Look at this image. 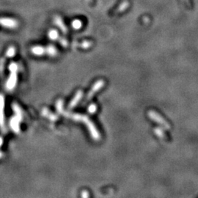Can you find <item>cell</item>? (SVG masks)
<instances>
[{
    "label": "cell",
    "instance_id": "cell-4",
    "mask_svg": "<svg viewBox=\"0 0 198 198\" xmlns=\"http://www.w3.org/2000/svg\"><path fill=\"white\" fill-rule=\"evenodd\" d=\"M79 120H82V121H85V123H86V125H87V128H89V130H90V133H91V135H92V138H93L95 140H98L99 137H100V135H99L98 131H97L96 128H95V125L92 124L91 122L90 121V120H89V119L87 118V117L82 116V115H80V117H79Z\"/></svg>",
    "mask_w": 198,
    "mask_h": 198
},
{
    "label": "cell",
    "instance_id": "cell-18",
    "mask_svg": "<svg viewBox=\"0 0 198 198\" xmlns=\"http://www.w3.org/2000/svg\"><path fill=\"white\" fill-rule=\"evenodd\" d=\"M82 26V23L80 20H74L72 23V26L75 29H79Z\"/></svg>",
    "mask_w": 198,
    "mask_h": 198
},
{
    "label": "cell",
    "instance_id": "cell-24",
    "mask_svg": "<svg viewBox=\"0 0 198 198\" xmlns=\"http://www.w3.org/2000/svg\"><path fill=\"white\" fill-rule=\"evenodd\" d=\"M82 197H87L89 196V194H88V193L87 192V191H83V193H82Z\"/></svg>",
    "mask_w": 198,
    "mask_h": 198
},
{
    "label": "cell",
    "instance_id": "cell-7",
    "mask_svg": "<svg viewBox=\"0 0 198 198\" xmlns=\"http://www.w3.org/2000/svg\"><path fill=\"white\" fill-rule=\"evenodd\" d=\"M104 85V80H99L98 82H95V83L94 84V85L92 86L91 90H90V92H89L88 95H87V100H90V99L92 98V96L95 95V92H98L101 87H103Z\"/></svg>",
    "mask_w": 198,
    "mask_h": 198
},
{
    "label": "cell",
    "instance_id": "cell-10",
    "mask_svg": "<svg viewBox=\"0 0 198 198\" xmlns=\"http://www.w3.org/2000/svg\"><path fill=\"white\" fill-rule=\"evenodd\" d=\"M82 95H83V92H82V91H81V90L77 92L76 94L75 95V96H74V98H73V100L70 101V105H69V108L72 109L74 108V106H76L77 105V104L79 103V100H81V98H82Z\"/></svg>",
    "mask_w": 198,
    "mask_h": 198
},
{
    "label": "cell",
    "instance_id": "cell-22",
    "mask_svg": "<svg viewBox=\"0 0 198 198\" xmlns=\"http://www.w3.org/2000/svg\"><path fill=\"white\" fill-rule=\"evenodd\" d=\"M59 42H60V44H62V46H65H65H67V45H68V43H67V41L65 40V39H61L60 40H59Z\"/></svg>",
    "mask_w": 198,
    "mask_h": 198
},
{
    "label": "cell",
    "instance_id": "cell-13",
    "mask_svg": "<svg viewBox=\"0 0 198 198\" xmlns=\"http://www.w3.org/2000/svg\"><path fill=\"white\" fill-rule=\"evenodd\" d=\"M46 53L50 57H54V56L57 55V50L54 46L49 45L46 48Z\"/></svg>",
    "mask_w": 198,
    "mask_h": 198
},
{
    "label": "cell",
    "instance_id": "cell-14",
    "mask_svg": "<svg viewBox=\"0 0 198 198\" xmlns=\"http://www.w3.org/2000/svg\"><path fill=\"white\" fill-rule=\"evenodd\" d=\"M42 114L43 115H44L45 117H47L48 118H49L52 120H55L57 119V117H56V115H54V114H52V112H50L47 109H43L42 110Z\"/></svg>",
    "mask_w": 198,
    "mask_h": 198
},
{
    "label": "cell",
    "instance_id": "cell-8",
    "mask_svg": "<svg viewBox=\"0 0 198 198\" xmlns=\"http://www.w3.org/2000/svg\"><path fill=\"white\" fill-rule=\"evenodd\" d=\"M12 110L15 116L17 117L21 121H22L23 118H24V115H23L22 110H21V107L19 106V104H17L16 103H13Z\"/></svg>",
    "mask_w": 198,
    "mask_h": 198
},
{
    "label": "cell",
    "instance_id": "cell-11",
    "mask_svg": "<svg viewBox=\"0 0 198 198\" xmlns=\"http://www.w3.org/2000/svg\"><path fill=\"white\" fill-rule=\"evenodd\" d=\"M54 24L58 26L59 29H60L64 33L67 32V29H66L65 24H64L62 20L60 19V17H59V16H55V18H54Z\"/></svg>",
    "mask_w": 198,
    "mask_h": 198
},
{
    "label": "cell",
    "instance_id": "cell-21",
    "mask_svg": "<svg viewBox=\"0 0 198 198\" xmlns=\"http://www.w3.org/2000/svg\"><path fill=\"white\" fill-rule=\"evenodd\" d=\"M154 131L155 133L156 134V135L159 136V137H163V136H164V132H163L162 130L160 129V128H156Z\"/></svg>",
    "mask_w": 198,
    "mask_h": 198
},
{
    "label": "cell",
    "instance_id": "cell-16",
    "mask_svg": "<svg viewBox=\"0 0 198 198\" xmlns=\"http://www.w3.org/2000/svg\"><path fill=\"white\" fill-rule=\"evenodd\" d=\"M8 70H10V72H19V66L16 62H12L8 65Z\"/></svg>",
    "mask_w": 198,
    "mask_h": 198
},
{
    "label": "cell",
    "instance_id": "cell-12",
    "mask_svg": "<svg viewBox=\"0 0 198 198\" xmlns=\"http://www.w3.org/2000/svg\"><path fill=\"white\" fill-rule=\"evenodd\" d=\"M16 54V49L15 46H10L8 48V49L5 52V56L4 57L6 58H12L14 57Z\"/></svg>",
    "mask_w": 198,
    "mask_h": 198
},
{
    "label": "cell",
    "instance_id": "cell-19",
    "mask_svg": "<svg viewBox=\"0 0 198 198\" xmlns=\"http://www.w3.org/2000/svg\"><path fill=\"white\" fill-rule=\"evenodd\" d=\"M56 106H57V110L59 113H62V107H63V101L62 100H59L57 101V104H56Z\"/></svg>",
    "mask_w": 198,
    "mask_h": 198
},
{
    "label": "cell",
    "instance_id": "cell-9",
    "mask_svg": "<svg viewBox=\"0 0 198 198\" xmlns=\"http://www.w3.org/2000/svg\"><path fill=\"white\" fill-rule=\"evenodd\" d=\"M31 52L35 56H42L46 53V48L41 46H34L31 49Z\"/></svg>",
    "mask_w": 198,
    "mask_h": 198
},
{
    "label": "cell",
    "instance_id": "cell-23",
    "mask_svg": "<svg viewBox=\"0 0 198 198\" xmlns=\"http://www.w3.org/2000/svg\"><path fill=\"white\" fill-rule=\"evenodd\" d=\"M90 44H91V43L90 42H87V41H85V42H84V44L83 46H82V47L83 48H88L90 46Z\"/></svg>",
    "mask_w": 198,
    "mask_h": 198
},
{
    "label": "cell",
    "instance_id": "cell-5",
    "mask_svg": "<svg viewBox=\"0 0 198 198\" xmlns=\"http://www.w3.org/2000/svg\"><path fill=\"white\" fill-rule=\"evenodd\" d=\"M148 116L149 118L152 119L153 120L156 121V123H158V124L163 125V126L165 127L166 128H170V125L167 123V122L165 121V120L159 114H158L157 112H154V111H150L148 112Z\"/></svg>",
    "mask_w": 198,
    "mask_h": 198
},
{
    "label": "cell",
    "instance_id": "cell-3",
    "mask_svg": "<svg viewBox=\"0 0 198 198\" xmlns=\"http://www.w3.org/2000/svg\"><path fill=\"white\" fill-rule=\"evenodd\" d=\"M18 73L19 72H10V75L5 84V88L8 91H13L16 88L18 83Z\"/></svg>",
    "mask_w": 198,
    "mask_h": 198
},
{
    "label": "cell",
    "instance_id": "cell-1",
    "mask_svg": "<svg viewBox=\"0 0 198 198\" xmlns=\"http://www.w3.org/2000/svg\"><path fill=\"white\" fill-rule=\"evenodd\" d=\"M0 26L8 29H16L19 27V23L16 19L8 17H0Z\"/></svg>",
    "mask_w": 198,
    "mask_h": 198
},
{
    "label": "cell",
    "instance_id": "cell-6",
    "mask_svg": "<svg viewBox=\"0 0 198 198\" xmlns=\"http://www.w3.org/2000/svg\"><path fill=\"white\" fill-rule=\"evenodd\" d=\"M21 121L19 120L17 117H16L15 115H13V117L10 118L9 122V125L10 128L12 131L14 132L15 134H18L20 133V124H21Z\"/></svg>",
    "mask_w": 198,
    "mask_h": 198
},
{
    "label": "cell",
    "instance_id": "cell-2",
    "mask_svg": "<svg viewBox=\"0 0 198 198\" xmlns=\"http://www.w3.org/2000/svg\"><path fill=\"white\" fill-rule=\"evenodd\" d=\"M4 106H5V99L4 95L0 94V129L2 132H6L7 128L5 125V115H4Z\"/></svg>",
    "mask_w": 198,
    "mask_h": 198
},
{
    "label": "cell",
    "instance_id": "cell-17",
    "mask_svg": "<svg viewBox=\"0 0 198 198\" xmlns=\"http://www.w3.org/2000/svg\"><path fill=\"white\" fill-rule=\"evenodd\" d=\"M6 64V57H2L0 59V75L4 73V66H5Z\"/></svg>",
    "mask_w": 198,
    "mask_h": 198
},
{
    "label": "cell",
    "instance_id": "cell-25",
    "mask_svg": "<svg viewBox=\"0 0 198 198\" xmlns=\"http://www.w3.org/2000/svg\"><path fill=\"white\" fill-rule=\"evenodd\" d=\"M3 142H4V140H3L2 137H1V136H0V147L2 145Z\"/></svg>",
    "mask_w": 198,
    "mask_h": 198
},
{
    "label": "cell",
    "instance_id": "cell-26",
    "mask_svg": "<svg viewBox=\"0 0 198 198\" xmlns=\"http://www.w3.org/2000/svg\"><path fill=\"white\" fill-rule=\"evenodd\" d=\"M3 156H4V153H3L2 152L0 151V159H1V158H2Z\"/></svg>",
    "mask_w": 198,
    "mask_h": 198
},
{
    "label": "cell",
    "instance_id": "cell-20",
    "mask_svg": "<svg viewBox=\"0 0 198 198\" xmlns=\"http://www.w3.org/2000/svg\"><path fill=\"white\" fill-rule=\"evenodd\" d=\"M96 110H97V106H96V105L94 104H90V106H89V107H88L89 113H90V114L95 113V112H96Z\"/></svg>",
    "mask_w": 198,
    "mask_h": 198
},
{
    "label": "cell",
    "instance_id": "cell-15",
    "mask_svg": "<svg viewBox=\"0 0 198 198\" xmlns=\"http://www.w3.org/2000/svg\"><path fill=\"white\" fill-rule=\"evenodd\" d=\"M48 36H49V38L52 40H56L59 37L58 32H57L56 29H51L49 33H48Z\"/></svg>",
    "mask_w": 198,
    "mask_h": 198
}]
</instances>
